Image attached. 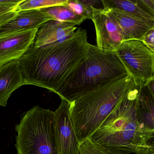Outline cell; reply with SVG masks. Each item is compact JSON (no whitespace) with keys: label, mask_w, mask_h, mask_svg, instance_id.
Segmentation results:
<instances>
[{"label":"cell","mask_w":154,"mask_h":154,"mask_svg":"<svg viewBox=\"0 0 154 154\" xmlns=\"http://www.w3.org/2000/svg\"><path fill=\"white\" fill-rule=\"evenodd\" d=\"M140 6L154 19V0H136Z\"/></svg>","instance_id":"obj_21"},{"label":"cell","mask_w":154,"mask_h":154,"mask_svg":"<svg viewBox=\"0 0 154 154\" xmlns=\"http://www.w3.org/2000/svg\"><path fill=\"white\" fill-rule=\"evenodd\" d=\"M153 79H154V76H153Z\"/></svg>","instance_id":"obj_26"},{"label":"cell","mask_w":154,"mask_h":154,"mask_svg":"<svg viewBox=\"0 0 154 154\" xmlns=\"http://www.w3.org/2000/svg\"><path fill=\"white\" fill-rule=\"evenodd\" d=\"M69 0H22L16 7V12L42 9L58 5H66Z\"/></svg>","instance_id":"obj_17"},{"label":"cell","mask_w":154,"mask_h":154,"mask_svg":"<svg viewBox=\"0 0 154 154\" xmlns=\"http://www.w3.org/2000/svg\"><path fill=\"white\" fill-rule=\"evenodd\" d=\"M53 20L79 25L85 19L76 14L66 5H58L42 9Z\"/></svg>","instance_id":"obj_16"},{"label":"cell","mask_w":154,"mask_h":154,"mask_svg":"<svg viewBox=\"0 0 154 154\" xmlns=\"http://www.w3.org/2000/svg\"><path fill=\"white\" fill-rule=\"evenodd\" d=\"M92 20L95 26L97 45L107 50L116 51L124 41L121 30L103 9L92 7Z\"/></svg>","instance_id":"obj_8"},{"label":"cell","mask_w":154,"mask_h":154,"mask_svg":"<svg viewBox=\"0 0 154 154\" xmlns=\"http://www.w3.org/2000/svg\"><path fill=\"white\" fill-rule=\"evenodd\" d=\"M23 85L18 60L0 66V106H6L12 93Z\"/></svg>","instance_id":"obj_12"},{"label":"cell","mask_w":154,"mask_h":154,"mask_svg":"<svg viewBox=\"0 0 154 154\" xmlns=\"http://www.w3.org/2000/svg\"><path fill=\"white\" fill-rule=\"evenodd\" d=\"M18 5H0V28L16 16L15 11Z\"/></svg>","instance_id":"obj_19"},{"label":"cell","mask_w":154,"mask_h":154,"mask_svg":"<svg viewBox=\"0 0 154 154\" xmlns=\"http://www.w3.org/2000/svg\"><path fill=\"white\" fill-rule=\"evenodd\" d=\"M129 75L116 51L103 49L88 43L83 60L57 95L70 103L84 94Z\"/></svg>","instance_id":"obj_3"},{"label":"cell","mask_w":154,"mask_h":154,"mask_svg":"<svg viewBox=\"0 0 154 154\" xmlns=\"http://www.w3.org/2000/svg\"><path fill=\"white\" fill-rule=\"evenodd\" d=\"M18 0H0V5H18L21 2Z\"/></svg>","instance_id":"obj_23"},{"label":"cell","mask_w":154,"mask_h":154,"mask_svg":"<svg viewBox=\"0 0 154 154\" xmlns=\"http://www.w3.org/2000/svg\"><path fill=\"white\" fill-rule=\"evenodd\" d=\"M136 84L133 78L128 75L69 103L71 120L80 143L98 129Z\"/></svg>","instance_id":"obj_4"},{"label":"cell","mask_w":154,"mask_h":154,"mask_svg":"<svg viewBox=\"0 0 154 154\" xmlns=\"http://www.w3.org/2000/svg\"><path fill=\"white\" fill-rule=\"evenodd\" d=\"M103 9L121 11L144 20L154 21V19L138 4L136 0H102Z\"/></svg>","instance_id":"obj_15"},{"label":"cell","mask_w":154,"mask_h":154,"mask_svg":"<svg viewBox=\"0 0 154 154\" xmlns=\"http://www.w3.org/2000/svg\"><path fill=\"white\" fill-rule=\"evenodd\" d=\"M141 40L143 41L154 53V26L146 32Z\"/></svg>","instance_id":"obj_22"},{"label":"cell","mask_w":154,"mask_h":154,"mask_svg":"<svg viewBox=\"0 0 154 154\" xmlns=\"http://www.w3.org/2000/svg\"><path fill=\"white\" fill-rule=\"evenodd\" d=\"M147 154H154V148L150 149L147 152Z\"/></svg>","instance_id":"obj_25"},{"label":"cell","mask_w":154,"mask_h":154,"mask_svg":"<svg viewBox=\"0 0 154 154\" xmlns=\"http://www.w3.org/2000/svg\"><path fill=\"white\" fill-rule=\"evenodd\" d=\"M77 29L73 24L55 20L48 21L38 29L32 46L40 48L65 40L72 36Z\"/></svg>","instance_id":"obj_11"},{"label":"cell","mask_w":154,"mask_h":154,"mask_svg":"<svg viewBox=\"0 0 154 154\" xmlns=\"http://www.w3.org/2000/svg\"><path fill=\"white\" fill-rule=\"evenodd\" d=\"M51 20L53 19L42 9L20 11L15 17L0 28V33L39 28Z\"/></svg>","instance_id":"obj_13"},{"label":"cell","mask_w":154,"mask_h":154,"mask_svg":"<svg viewBox=\"0 0 154 154\" xmlns=\"http://www.w3.org/2000/svg\"><path fill=\"white\" fill-rule=\"evenodd\" d=\"M79 154H111L92 143L89 138L80 145Z\"/></svg>","instance_id":"obj_20"},{"label":"cell","mask_w":154,"mask_h":154,"mask_svg":"<svg viewBox=\"0 0 154 154\" xmlns=\"http://www.w3.org/2000/svg\"><path fill=\"white\" fill-rule=\"evenodd\" d=\"M66 6L76 14L85 20H92V7L84 4L81 0H69Z\"/></svg>","instance_id":"obj_18"},{"label":"cell","mask_w":154,"mask_h":154,"mask_svg":"<svg viewBox=\"0 0 154 154\" xmlns=\"http://www.w3.org/2000/svg\"><path fill=\"white\" fill-rule=\"evenodd\" d=\"M140 85L135 84L89 138L109 153L145 154L154 148V133L146 129L137 115Z\"/></svg>","instance_id":"obj_2"},{"label":"cell","mask_w":154,"mask_h":154,"mask_svg":"<svg viewBox=\"0 0 154 154\" xmlns=\"http://www.w3.org/2000/svg\"><path fill=\"white\" fill-rule=\"evenodd\" d=\"M137 115L146 129L154 133V98L145 84L140 85Z\"/></svg>","instance_id":"obj_14"},{"label":"cell","mask_w":154,"mask_h":154,"mask_svg":"<svg viewBox=\"0 0 154 154\" xmlns=\"http://www.w3.org/2000/svg\"><path fill=\"white\" fill-rule=\"evenodd\" d=\"M17 154H60L55 112L39 106L23 115L15 127Z\"/></svg>","instance_id":"obj_5"},{"label":"cell","mask_w":154,"mask_h":154,"mask_svg":"<svg viewBox=\"0 0 154 154\" xmlns=\"http://www.w3.org/2000/svg\"><path fill=\"white\" fill-rule=\"evenodd\" d=\"M116 51L136 83L146 84L153 79L154 53L143 41H124Z\"/></svg>","instance_id":"obj_6"},{"label":"cell","mask_w":154,"mask_h":154,"mask_svg":"<svg viewBox=\"0 0 154 154\" xmlns=\"http://www.w3.org/2000/svg\"><path fill=\"white\" fill-rule=\"evenodd\" d=\"M106 11L121 30L124 41L141 40L146 32L154 26V21L144 20L117 10Z\"/></svg>","instance_id":"obj_10"},{"label":"cell","mask_w":154,"mask_h":154,"mask_svg":"<svg viewBox=\"0 0 154 154\" xmlns=\"http://www.w3.org/2000/svg\"><path fill=\"white\" fill-rule=\"evenodd\" d=\"M154 98V79H152L145 84Z\"/></svg>","instance_id":"obj_24"},{"label":"cell","mask_w":154,"mask_h":154,"mask_svg":"<svg viewBox=\"0 0 154 154\" xmlns=\"http://www.w3.org/2000/svg\"><path fill=\"white\" fill-rule=\"evenodd\" d=\"M38 29L0 33V66L19 60L32 46Z\"/></svg>","instance_id":"obj_7"},{"label":"cell","mask_w":154,"mask_h":154,"mask_svg":"<svg viewBox=\"0 0 154 154\" xmlns=\"http://www.w3.org/2000/svg\"><path fill=\"white\" fill-rule=\"evenodd\" d=\"M88 43L87 31L79 28L65 40L40 48L32 45L18 60L24 85L57 94L83 60Z\"/></svg>","instance_id":"obj_1"},{"label":"cell","mask_w":154,"mask_h":154,"mask_svg":"<svg viewBox=\"0 0 154 154\" xmlns=\"http://www.w3.org/2000/svg\"><path fill=\"white\" fill-rule=\"evenodd\" d=\"M54 112L60 154H79L80 143L71 120L69 104L61 99L58 108Z\"/></svg>","instance_id":"obj_9"}]
</instances>
